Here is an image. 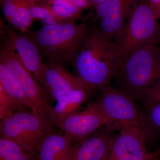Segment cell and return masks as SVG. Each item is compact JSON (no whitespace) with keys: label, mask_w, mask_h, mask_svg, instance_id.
<instances>
[{"label":"cell","mask_w":160,"mask_h":160,"mask_svg":"<svg viewBox=\"0 0 160 160\" xmlns=\"http://www.w3.org/2000/svg\"><path fill=\"white\" fill-rule=\"evenodd\" d=\"M123 61L118 43L95 28L87 34L73 66L78 78L93 90L110 85Z\"/></svg>","instance_id":"obj_1"},{"label":"cell","mask_w":160,"mask_h":160,"mask_svg":"<svg viewBox=\"0 0 160 160\" xmlns=\"http://www.w3.org/2000/svg\"><path fill=\"white\" fill-rule=\"evenodd\" d=\"M88 34L86 23L46 25L26 33L49 63L74 65Z\"/></svg>","instance_id":"obj_2"},{"label":"cell","mask_w":160,"mask_h":160,"mask_svg":"<svg viewBox=\"0 0 160 160\" xmlns=\"http://www.w3.org/2000/svg\"><path fill=\"white\" fill-rule=\"evenodd\" d=\"M116 78L122 90L133 98L160 81V46L147 44L125 58Z\"/></svg>","instance_id":"obj_3"},{"label":"cell","mask_w":160,"mask_h":160,"mask_svg":"<svg viewBox=\"0 0 160 160\" xmlns=\"http://www.w3.org/2000/svg\"><path fill=\"white\" fill-rule=\"evenodd\" d=\"M148 3L141 0L132 10L126 25L116 37L123 60L141 46L160 44V25Z\"/></svg>","instance_id":"obj_4"},{"label":"cell","mask_w":160,"mask_h":160,"mask_svg":"<svg viewBox=\"0 0 160 160\" xmlns=\"http://www.w3.org/2000/svg\"><path fill=\"white\" fill-rule=\"evenodd\" d=\"M54 131V126L31 110L14 112L0 123L1 138L16 143L37 156L41 142Z\"/></svg>","instance_id":"obj_5"},{"label":"cell","mask_w":160,"mask_h":160,"mask_svg":"<svg viewBox=\"0 0 160 160\" xmlns=\"http://www.w3.org/2000/svg\"><path fill=\"white\" fill-rule=\"evenodd\" d=\"M100 93L92 103L110 124L119 127L138 126L149 129L144 117L138 111L133 98L122 90L110 85L99 89Z\"/></svg>","instance_id":"obj_6"},{"label":"cell","mask_w":160,"mask_h":160,"mask_svg":"<svg viewBox=\"0 0 160 160\" xmlns=\"http://www.w3.org/2000/svg\"><path fill=\"white\" fill-rule=\"evenodd\" d=\"M0 63L6 66L18 83L38 114L46 120L52 106L42 88L24 67L13 51L4 45L0 50Z\"/></svg>","instance_id":"obj_7"},{"label":"cell","mask_w":160,"mask_h":160,"mask_svg":"<svg viewBox=\"0 0 160 160\" xmlns=\"http://www.w3.org/2000/svg\"><path fill=\"white\" fill-rule=\"evenodd\" d=\"M149 129L138 126H123L112 142L106 160H147L158 151L147 148Z\"/></svg>","instance_id":"obj_8"},{"label":"cell","mask_w":160,"mask_h":160,"mask_svg":"<svg viewBox=\"0 0 160 160\" xmlns=\"http://www.w3.org/2000/svg\"><path fill=\"white\" fill-rule=\"evenodd\" d=\"M108 124H110L109 121L91 104L83 111L70 115L59 128L76 145Z\"/></svg>","instance_id":"obj_9"},{"label":"cell","mask_w":160,"mask_h":160,"mask_svg":"<svg viewBox=\"0 0 160 160\" xmlns=\"http://www.w3.org/2000/svg\"><path fill=\"white\" fill-rule=\"evenodd\" d=\"M1 29L6 35L5 45L13 51L24 67L39 82L45 64L36 44L27 35L18 34L3 23L1 24Z\"/></svg>","instance_id":"obj_10"},{"label":"cell","mask_w":160,"mask_h":160,"mask_svg":"<svg viewBox=\"0 0 160 160\" xmlns=\"http://www.w3.org/2000/svg\"><path fill=\"white\" fill-rule=\"evenodd\" d=\"M39 82L51 103L74 89L86 86L64 66L49 63L44 64Z\"/></svg>","instance_id":"obj_11"},{"label":"cell","mask_w":160,"mask_h":160,"mask_svg":"<svg viewBox=\"0 0 160 160\" xmlns=\"http://www.w3.org/2000/svg\"><path fill=\"white\" fill-rule=\"evenodd\" d=\"M118 128L115 124H108L82 142L73 145L70 160H106Z\"/></svg>","instance_id":"obj_12"},{"label":"cell","mask_w":160,"mask_h":160,"mask_svg":"<svg viewBox=\"0 0 160 160\" xmlns=\"http://www.w3.org/2000/svg\"><path fill=\"white\" fill-rule=\"evenodd\" d=\"M92 90L86 86L80 87L61 97L52 107L47 121L52 126L59 127L66 118L77 112L83 103L88 101Z\"/></svg>","instance_id":"obj_13"},{"label":"cell","mask_w":160,"mask_h":160,"mask_svg":"<svg viewBox=\"0 0 160 160\" xmlns=\"http://www.w3.org/2000/svg\"><path fill=\"white\" fill-rule=\"evenodd\" d=\"M73 144L66 134L54 131L47 135L38 148V160H70Z\"/></svg>","instance_id":"obj_14"},{"label":"cell","mask_w":160,"mask_h":160,"mask_svg":"<svg viewBox=\"0 0 160 160\" xmlns=\"http://www.w3.org/2000/svg\"><path fill=\"white\" fill-rule=\"evenodd\" d=\"M0 86L16 102L26 109L32 110L35 114L38 115L14 77L2 63H0Z\"/></svg>","instance_id":"obj_15"},{"label":"cell","mask_w":160,"mask_h":160,"mask_svg":"<svg viewBox=\"0 0 160 160\" xmlns=\"http://www.w3.org/2000/svg\"><path fill=\"white\" fill-rule=\"evenodd\" d=\"M0 160H38L37 156L10 140L0 138Z\"/></svg>","instance_id":"obj_16"},{"label":"cell","mask_w":160,"mask_h":160,"mask_svg":"<svg viewBox=\"0 0 160 160\" xmlns=\"http://www.w3.org/2000/svg\"><path fill=\"white\" fill-rule=\"evenodd\" d=\"M141 0H109L95 7L97 18L101 20L123 12L131 10Z\"/></svg>","instance_id":"obj_17"},{"label":"cell","mask_w":160,"mask_h":160,"mask_svg":"<svg viewBox=\"0 0 160 160\" xmlns=\"http://www.w3.org/2000/svg\"><path fill=\"white\" fill-rule=\"evenodd\" d=\"M35 0H26L16 9L9 23L13 29L22 32H28L34 20L29 12V7Z\"/></svg>","instance_id":"obj_18"},{"label":"cell","mask_w":160,"mask_h":160,"mask_svg":"<svg viewBox=\"0 0 160 160\" xmlns=\"http://www.w3.org/2000/svg\"><path fill=\"white\" fill-rule=\"evenodd\" d=\"M28 110L12 98L0 86V118L1 120L14 112Z\"/></svg>","instance_id":"obj_19"},{"label":"cell","mask_w":160,"mask_h":160,"mask_svg":"<svg viewBox=\"0 0 160 160\" xmlns=\"http://www.w3.org/2000/svg\"><path fill=\"white\" fill-rule=\"evenodd\" d=\"M147 105L145 121L149 128L160 132V100L147 102Z\"/></svg>","instance_id":"obj_20"},{"label":"cell","mask_w":160,"mask_h":160,"mask_svg":"<svg viewBox=\"0 0 160 160\" xmlns=\"http://www.w3.org/2000/svg\"><path fill=\"white\" fill-rule=\"evenodd\" d=\"M29 12L34 21L36 20L41 21L44 18L54 15L46 3H38L36 1L30 5Z\"/></svg>","instance_id":"obj_21"},{"label":"cell","mask_w":160,"mask_h":160,"mask_svg":"<svg viewBox=\"0 0 160 160\" xmlns=\"http://www.w3.org/2000/svg\"><path fill=\"white\" fill-rule=\"evenodd\" d=\"M26 0H0L5 19L9 22L16 9Z\"/></svg>","instance_id":"obj_22"},{"label":"cell","mask_w":160,"mask_h":160,"mask_svg":"<svg viewBox=\"0 0 160 160\" xmlns=\"http://www.w3.org/2000/svg\"><path fill=\"white\" fill-rule=\"evenodd\" d=\"M46 3L53 14L62 19L76 22L77 20L81 18L62 6L49 2Z\"/></svg>","instance_id":"obj_23"},{"label":"cell","mask_w":160,"mask_h":160,"mask_svg":"<svg viewBox=\"0 0 160 160\" xmlns=\"http://www.w3.org/2000/svg\"><path fill=\"white\" fill-rule=\"evenodd\" d=\"M143 97L147 102L160 100V81L143 92Z\"/></svg>","instance_id":"obj_24"},{"label":"cell","mask_w":160,"mask_h":160,"mask_svg":"<svg viewBox=\"0 0 160 160\" xmlns=\"http://www.w3.org/2000/svg\"><path fill=\"white\" fill-rule=\"evenodd\" d=\"M48 2L56 4L62 6L80 18H81L82 14V10L79 9L77 6H76L70 0H51Z\"/></svg>","instance_id":"obj_25"},{"label":"cell","mask_w":160,"mask_h":160,"mask_svg":"<svg viewBox=\"0 0 160 160\" xmlns=\"http://www.w3.org/2000/svg\"><path fill=\"white\" fill-rule=\"evenodd\" d=\"M41 22H42V26H46V25H64V24L75 23V22L62 19L54 15H52L47 17L44 18L41 20Z\"/></svg>","instance_id":"obj_26"},{"label":"cell","mask_w":160,"mask_h":160,"mask_svg":"<svg viewBox=\"0 0 160 160\" xmlns=\"http://www.w3.org/2000/svg\"><path fill=\"white\" fill-rule=\"evenodd\" d=\"M81 10H86L93 6L89 0H70Z\"/></svg>","instance_id":"obj_27"},{"label":"cell","mask_w":160,"mask_h":160,"mask_svg":"<svg viewBox=\"0 0 160 160\" xmlns=\"http://www.w3.org/2000/svg\"><path fill=\"white\" fill-rule=\"evenodd\" d=\"M152 10L158 19H160V0H148Z\"/></svg>","instance_id":"obj_28"},{"label":"cell","mask_w":160,"mask_h":160,"mask_svg":"<svg viewBox=\"0 0 160 160\" xmlns=\"http://www.w3.org/2000/svg\"><path fill=\"white\" fill-rule=\"evenodd\" d=\"M92 4V6L95 7L97 6H98L100 4H102L109 1V0H89Z\"/></svg>","instance_id":"obj_29"},{"label":"cell","mask_w":160,"mask_h":160,"mask_svg":"<svg viewBox=\"0 0 160 160\" xmlns=\"http://www.w3.org/2000/svg\"><path fill=\"white\" fill-rule=\"evenodd\" d=\"M147 160H160V149L153 157Z\"/></svg>","instance_id":"obj_30"},{"label":"cell","mask_w":160,"mask_h":160,"mask_svg":"<svg viewBox=\"0 0 160 160\" xmlns=\"http://www.w3.org/2000/svg\"><path fill=\"white\" fill-rule=\"evenodd\" d=\"M37 2L39 3H47L51 0H35Z\"/></svg>","instance_id":"obj_31"}]
</instances>
